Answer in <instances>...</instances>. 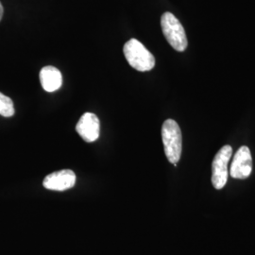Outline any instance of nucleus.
Instances as JSON below:
<instances>
[{"mask_svg": "<svg viewBox=\"0 0 255 255\" xmlns=\"http://www.w3.org/2000/svg\"><path fill=\"white\" fill-rule=\"evenodd\" d=\"M161 26L169 45L177 51H184L188 46V41L185 30L178 18L171 12H164L161 18Z\"/></svg>", "mask_w": 255, "mask_h": 255, "instance_id": "obj_3", "label": "nucleus"}, {"mask_svg": "<svg viewBox=\"0 0 255 255\" xmlns=\"http://www.w3.org/2000/svg\"><path fill=\"white\" fill-rule=\"evenodd\" d=\"M40 82L45 91L54 92L62 86L63 76L59 69L48 65L40 71Z\"/></svg>", "mask_w": 255, "mask_h": 255, "instance_id": "obj_8", "label": "nucleus"}, {"mask_svg": "<svg viewBox=\"0 0 255 255\" xmlns=\"http://www.w3.org/2000/svg\"><path fill=\"white\" fill-rule=\"evenodd\" d=\"M76 182V175L70 169H64L48 174L45 178L44 187L52 191H64L72 188Z\"/></svg>", "mask_w": 255, "mask_h": 255, "instance_id": "obj_7", "label": "nucleus"}, {"mask_svg": "<svg viewBox=\"0 0 255 255\" xmlns=\"http://www.w3.org/2000/svg\"><path fill=\"white\" fill-rule=\"evenodd\" d=\"M0 115L4 118H10L14 115L13 102L2 93H0Z\"/></svg>", "mask_w": 255, "mask_h": 255, "instance_id": "obj_9", "label": "nucleus"}, {"mask_svg": "<svg viewBox=\"0 0 255 255\" xmlns=\"http://www.w3.org/2000/svg\"><path fill=\"white\" fill-rule=\"evenodd\" d=\"M76 130L85 142H95L100 137L101 132L100 119L95 114L85 113L79 120Z\"/></svg>", "mask_w": 255, "mask_h": 255, "instance_id": "obj_6", "label": "nucleus"}, {"mask_svg": "<svg viewBox=\"0 0 255 255\" xmlns=\"http://www.w3.org/2000/svg\"><path fill=\"white\" fill-rule=\"evenodd\" d=\"M233 148L231 146H222L215 156L212 163V183L218 190L222 189L228 180V164Z\"/></svg>", "mask_w": 255, "mask_h": 255, "instance_id": "obj_4", "label": "nucleus"}, {"mask_svg": "<svg viewBox=\"0 0 255 255\" xmlns=\"http://www.w3.org/2000/svg\"><path fill=\"white\" fill-rule=\"evenodd\" d=\"M162 139L167 160L176 166L182 155V138L181 128L173 119L164 121L162 127Z\"/></svg>", "mask_w": 255, "mask_h": 255, "instance_id": "obj_1", "label": "nucleus"}, {"mask_svg": "<svg viewBox=\"0 0 255 255\" xmlns=\"http://www.w3.org/2000/svg\"><path fill=\"white\" fill-rule=\"evenodd\" d=\"M3 13H4V9H3V6H2V4L0 2V21H1V19L3 17Z\"/></svg>", "mask_w": 255, "mask_h": 255, "instance_id": "obj_10", "label": "nucleus"}, {"mask_svg": "<svg viewBox=\"0 0 255 255\" xmlns=\"http://www.w3.org/2000/svg\"><path fill=\"white\" fill-rule=\"evenodd\" d=\"M253 170V158L250 148L246 146H241L234 157L231 165L230 173L234 179L245 180L250 177Z\"/></svg>", "mask_w": 255, "mask_h": 255, "instance_id": "obj_5", "label": "nucleus"}, {"mask_svg": "<svg viewBox=\"0 0 255 255\" xmlns=\"http://www.w3.org/2000/svg\"><path fill=\"white\" fill-rule=\"evenodd\" d=\"M123 51L128 64L137 71L146 72L154 67V56L136 39H130L124 45Z\"/></svg>", "mask_w": 255, "mask_h": 255, "instance_id": "obj_2", "label": "nucleus"}]
</instances>
